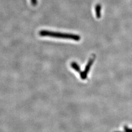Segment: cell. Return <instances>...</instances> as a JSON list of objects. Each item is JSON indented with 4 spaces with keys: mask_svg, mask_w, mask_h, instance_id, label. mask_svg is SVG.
Instances as JSON below:
<instances>
[{
    "mask_svg": "<svg viewBox=\"0 0 132 132\" xmlns=\"http://www.w3.org/2000/svg\"><path fill=\"white\" fill-rule=\"evenodd\" d=\"M39 35L42 36H50L55 38L71 39L75 41H79L81 39V37L78 35L68 33H62L50 31H40L39 32Z\"/></svg>",
    "mask_w": 132,
    "mask_h": 132,
    "instance_id": "cell-1",
    "label": "cell"
},
{
    "mask_svg": "<svg viewBox=\"0 0 132 132\" xmlns=\"http://www.w3.org/2000/svg\"><path fill=\"white\" fill-rule=\"evenodd\" d=\"M95 12L96 15L98 19L101 17V6L100 5H97L95 7Z\"/></svg>",
    "mask_w": 132,
    "mask_h": 132,
    "instance_id": "cell-2",
    "label": "cell"
},
{
    "mask_svg": "<svg viewBox=\"0 0 132 132\" xmlns=\"http://www.w3.org/2000/svg\"><path fill=\"white\" fill-rule=\"evenodd\" d=\"M71 67H73L76 71H80V69L79 66L77 65V64L74 62L71 63Z\"/></svg>",
    "mask_w": 132,
    "mask_h": 132,
    "instance_id": "cell-3",
    "label": "cell"
},
{
    "mask_svg": "<svg viewBox=\"0 0 132 132\" xmlns=\"http://www.w3.org/2000/svg\"><path fill=\"white\" fill-rule=\"evenodd\" d=\"M31 3L33 6H35L37 4V0H31Z\"/></svg>",
    "mask_w": 132,
    "mask_h": 132,
    "instance_id": "cell-4",
    "label": "cell"
},
{
    "mask_svg": "<svg viewBox=\"0 0 132 132\" xmlns=\"http://www.w3.org/2000/svg\"><path fill=\"white\" fill-rule=\"evenodd\" d=\"M125 130L126 132H132V129H129L127 127H125Z\"/></svg>",
    "mask_w": 132,
    "mask_h": 132,
    "instance_id": "cell-5",
    "label": "cell"
}]
</instances>
